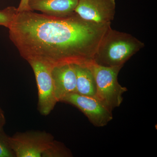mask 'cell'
Masks as SVG:
<instances>
[{
  "mask_svg": "<svg viewBox=\"0 0 157 157\" xmlns=\"http://www.w3.org/2000/svg\"><path fill=\"white\" fill-rule=\"evenodd\" d=\"M93 61L74 64L76 77V93L96 97V82L91 64Z\"/></svg>",
  "mask_w": 157,
  "mask_h": 157,
  "instance_id": "cell-10",
  "label": "cell"
},
{
  "mask_svg": "<svg viewBox=\"0 0 157 157\" xmlns=\"http://www.w3.org/2000/svg\"><path fill=\"white\" fill-rule=\"evenodd\" d=\"M71 152L61 142L54 140L49 148L42 154V157H72Z\"/></svg>",
  "mask_w": 157,
  "mask_h": 157,
  "instance_id": "cell-11",
  "label": "cell"
},
{
  "mask_svg": "<svg viewBox=\"0 0 157 157\" xmlns=\"http://www.w3.org/2000/svg\"><path fill=\"white\" fill-rule=\"evenodd\" d=\"M91 66L97 86L96 98L113 111L121 106L123 95L128 91L118 81L119 73L123 67H104L94 61Z\"/></svg>",
  "mask_w": 157,
  "mask_h": 157,
  "instance_id": "cell-3",
  "label": "cell"
},
{
  "mask_svg": "<svg viewBox=\"0 0 157 157\" xmlns=\"http://www.w3.org/2000/svg\"><path fill=\"white\" fill-rule=\"evenodd\" d=\"M111 24L82 19L74 12L65 17L18 12L9 28L10 40L27 62H42L51 67L94 61Z\"/></svg>",
  "mask_w": 157,
  "mask_h": 157,
  "instance_id": "cell-1",
  "label": "cell"
},
{
  "mask_svg": "<svg viewBox=\"0 0 157 157\" xmlns=\"http://www.w3.org/2000/svg\"><path fill=\"white\" fill-rule=\"evenodd\" d=\"M17 13V8L13 6L0 10V25L9 29Z\"/></svg>",
  "mask_w": 157,
  "mask_h": 157,
  "instance_id": "cell-12",
  "label": "cell"
},
{
  "mask_svg": "<svg viewBox=\"0 0 157 157\" xmlns=\"http://www.w3.org/2000/svg\"><path fill=\"white\" fill-rule=\"evenodd\" d=\"M62 102L77 107L96 127L105 126L113 119L112 111L96 97L74 93L66 97Z\"/></svg>",
  "mask_w": 157,
  "mask_h": 157,
  "instance_id": "cell-6",
  "label": "cell"
},
{
  "mask_svg": "<svg viewBox=\"0 0 157 157\" xmlns=\"http://www.w3.org/2000/svg\"><path fill=\"white\" fill-rule=\"evenodd\" d=\"M33 70L38 91V108L42 115H48L57 103L52 76V67L39 61L28 62Z\"/></svg>",
  "mask_w": 157,
  "mask_h": 157,
  "instance_id": "cell-5",
  "label": "cell"
},
{
  "mask_svg": "<svg viewBox=\"0 0 157 157\" xmlns=\"http://www.w3.org/2000/svg\"><path fill=\"white\" fill-rule=\"evenodd\" d=\"M145 44L131 34L109 28L94 57L97 64L107 67H123Z\"/></svg>",
  "mask_w": 157,
  "mask_h": 157,
  "instance_id": "cell-2",
  "label": "cell"
},
{
  "mask_svg": "<svg viewBox=\"0 0 157 157\" xmlns=\"http://www.w3.org/2000/svg\"><path fill=\"white\" fill-rule=\"evenodd\" d=\"M75 12L87 21L111 24L115 16V0H78Z\"/></svg>",
  "mask_w": 157,
  "mask_h": 157,
  "instance_id": "cell-7",
  "label": "cell"
},
{
  "mask_svg": "<svg viewBox=\"0 0 157 157\" xmlns=\"http://www.w3.org/2000/svg\"><path fill=\"white\" fill-rule=\"evenodd\" d=\"M54 140L51 134L41 131L17 133L9 141L16 157H41Z\"/></svg>",
  "mask_w": 157,
  "mask_h": 157,
  "instance_id": "cell-4",
  "label": "cell"
},
{
  "mask_svg": "<svg viewBox=\"0 0 157 157\" xmlns=\"http://www.w3.org/2000/svg\"><path fill=\"white\" fill-rule=\"evenodd\" d=\"M29 0H21L17 8L18 12L31 11L29 5Z\"/></svg>",
  "mask_w": 157,
  "mask_h": 157,
  "instance_id": "cell-14",
  "label": "cell"
},
{
  "mask_svg": "<svg viewBox=\"0 0 157 157\" xmlns=\"http://www.w3.org/2000/svg\"><path fill=\"white\" fill-rule=\"evenodd\" d=\"M15 157L11 149L9 141V137L0 136V157Z\"/></svg>",
  "mask_w": 157,
  "mask_h": 157,
  "instance_id": "cell-13",
  "label": "cell"
},
{
  "mask_svg": "<svg viewBox=\"0 0 157 157\" xmlns=\"http://www.w3.org/2000/svg\"><path fill=\"white\" fill-rule=\"evenodd\" d=\"M5 123V118L1 113H0V130Z\"/></svg>",
  "mask_w": 157,
  "mask_h": 157,
  "instance_id": "cell-15",
  "label": "cell"
},
{
  "mask_svg": "<svg viewBox=\"0 0 157 157\" xmlns=\"http://www.w3.org/2000/svg\"><path fill=\"white\" fill-rule=\"evenodd\" d=\"M78 0H29L31 11L56 17H65L75 12Z\"/></svg>",
  "mask_w": 157,
  "mask_h": 157,
  "instance_id": "cell-9",
  "label": "cell"
},
{
  "mask_svg": "<svg viewBox=\"0 0 157 157\" xmlns=\"http://www.w3.org/2000/svg\"><path fill=\"white\" fill-rule=\"evenodd\" d=\"M52 76L58 102H62L69 95L76 93V77L74 64H63L53 67Z\"/></svg>",
  "mask_w": 157,
  "mask_h": 157,
  "instance_id": "cell-8",
  "label": "cell"
}]
</instances>
